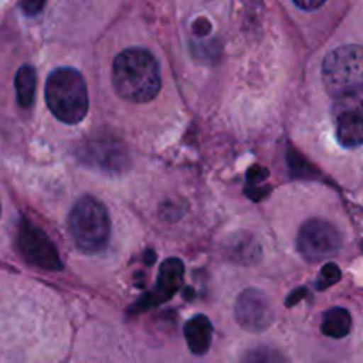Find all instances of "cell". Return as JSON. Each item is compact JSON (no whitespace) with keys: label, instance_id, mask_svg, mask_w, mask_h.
<instances>
[{"label":"cell","instance_id":"1","mask_svg":"<svg viewBox=\"0 0 363 363\" xmlns=\"http://www.w3.org/2000/svg\"><path fill=\"white\" fill-rule=\"evenodd\" d=\"M112 82L123 99L147 103L158 96L162 87L160 67L155 55L144 48H128L116 57Z\"/></svg>","mask_w":363,"mask_h":363},{"label":"cell","instance_id":"2","mask_svg":"<svg viewBox=\"0 0 363 363\" xmlns=\"http://www.w3.org/2000/svg\"><path fill=\"white\" fill-rule=\"evenodd\" d=\"M46 105L50 112L64 124H78L89 110L87 87L77 69L60 67L46 80Z\"/></svg>","mask_w":363,"mask_h":363},{"label":"cell","instance_id":"3","mask_svg":"<svg viewBox=\"0 0 363 363\" xmlns=\"http://www.w3.org/2000/svg\"><path fill=\"white\" fill-rule=\"evenodd\" d=\"M69 234L84 252L103 250L110 240V218L106 208L94 197H82L67 218Z\"/></svg>","mask_w":363,"mask_h":363},{"label":"cell","instance_id":"4","mask_svg":"<svg viewBox=\"0 0 363 363\" xmlns=\"http://www.w3.org/2000/svg\"><path fill=\"white\" fill-rule=\"evenodd\" d=\"M323 84L332 96L363 89V46H339L325 57L323 62Z\"/></svg>","mask_w":363,"mask_h":363},{"label":"cell","instance_id":"5","mask_svg":"<svg viewBox=\"0 0 363 363\" xmlns=\"http://www.w3.org/2000/svg\"><path fill=\"white\" fill-rule=\"evenodd\" d=\"M337 140L342 147L354 149L363 144V89L335 98L332 106Z\"/></svg>","mask_w":363,"mask_h":363},{"label":"cell","instance_id":"6","mask_svg":"<svg viewBox=\"0 0 363 363\" xmlns=\"http://www.w3.org/2000/svg\"><path fill=\"white\" fill-rule=\"evenodd\" d=\"M296 245L307 261H325L339 252L340 234L330 222L312 218L301 225Z\"/></svg>","mask_w":363,"mask_h":363},{"label":"cell","instance_id":"7","mask_svg":"<svg viewBox=\"0 0 363 363\" xmlns=\"http://www.w3.org/2000/svg\"><path fill=\"white\" fill-rule=\"evenodd\" d=\"M18 243H20L21 254L30 264L41 269H48V272H57L62 266L55 245L38 225L30 223L28 220L21 222Z\"/></svg>","mask_w":363,"mask_h":363},{"label":"cell","instance_id":"8","mask_svg":"<svg viewBox=\"0 0 363 363\" xmlns=\"http://www.w3.org/2000/svg\"><path fill=\"white\" fill-rule=\"evenodd\" d=\"M236 319L248 332H264L273 321L272 308H269L264 294L255 289L241 293L236 303Z\"/></svg>","mask_w":363,"mask_h":363},{"label":"cell","instance_id":"9","mask_svg":"<svg viewBox=\"0 0 363 363\" xmlns=\"http://www.w3.org/2000/svg\"><path fill=\"white\" fill-rule=\"evenodd\" d=\"M183 275L184 268L179 259H169V261L163 262L162 269H160L158 286H156V291L152 293V296H155L152 301L162 303V301L172 298L181 287V284H183Z\"/></svg>","mask_w":363,"mask_h":363},{"label":"cell","instance_id":"10","mask_svg":"<svg viewBox=\"0 0 363 363\" xmlns=\"http://www.w3.org/2000/svg\"><path fill=\"white\" fill-rule=\"evenodd\" d=\"M184 337H186L188 347L194 354H206L211 347V337H213V326L206 315H197V318L190 319L184 326Z\"/></svg>","mask_w":363,"mask_h":363},{"label":"cell","instance_id":"11","mask_svg":"<svg viewBox=\"0 0 363 363\" xmlns=\"http://www.w3.org/2000/svg\"><path fill=\"white\" fill-rule=\"evenodd\" d=\"M321 332L332 339H344L351 332V315L346 308H330L323 315Z\"/></svg>","mask_w":363,"mask_h":363},{"label":"cell","instance_id":"12","mask_svg":"<svg viewBox=\"0 0 363 363\" xmlns=\"http://www.w3.org/2000/svg\"><path fill=\"white\" fill-rule=\"evenodd\" d=\"M14 85H16V96L18 103L23 108H28L34 101L35 94V71L32 66H21L18 69L16 78H14Z\"/></svg>","mask_w":363,"mask_h":363},{"label":"cell","instance_id":"13","mask_svg":"<svg viewBox=\"0 0 363 363\" xmlns=\"http://www.w3.org/2000/svg\"><path fill=\"white\" fill-rule=\"evenodd\" d=\"M240 363H289V362H287V358L284 357L279 350H273V347H268V346H261V347H254V350L247 351Z\"/></svg>","mask_w":363,"mask_h":363},{"label":"cell","instance_id":"14","mask_svg":"<svg viewBox=\"0 0 363 363\" xmlns=\"http://www.w3.org/2000/svg\"><path fill=\"white\" fill-rule=\"evenodd\" d=\"M337 280H340V269L335 264H326L325 269L321 272V277H319L318 287L319 289H325V287L333 286Z\"/></svg>","mask_w":363,"mask_h":363},{"label":"cell","instance_id":"15","mask_svg":"<svg viewBox=\"0 0 363 363\" xmlns=\"http://www.w3.org/2000/svg\"><path fill=\"white\" fill-rule=\"evenodd\" d=\"M294 6L303 11H315L319 7H323V2H301V0H294Z\"/></svg>","mask_w":363,"mask_h":363},{"label":"cell","instance_id":"16","mask_svg":"<svg viewBox=\"0 0 363 363\" xmlns=\"http://www.w3.org/2000/svg\"><path fill=\"white\" fill-rule=\"evenodd\" d=\"M43 7H45V4L43 2H38V4H34V2H27V4H21V9L23 11H27V14H35L38 13V11H41Z\"/></svg>","mask_w":363,"mask_h":363},{"label":"cell","instance_id":"17","mask_svg":"<svg viewBox=\"0 0 363 363\" xmlns=\"http://www.w3.org/2000/svg\"><path fill=\"white\" fill-rule=\"evenodd\" d=\"M0 213H2V206H0Z\"/></svg>","mask_w":363,"mask_h":363}]
</instances>
